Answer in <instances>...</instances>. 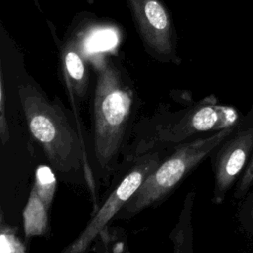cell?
Masks as SVG:
<instances>
[{
  "label": "cell",
  "mask_w": 253,
  "mask_h": 253,
  "mask_svg": "<svg viewBox=\"0 0 253 253\" xmlns=\"http://www.w3.org/2000/svg\"><path fill=\"white\" fill-rule=\"evenodd\" d=\"M19 98L29 130L42 148L50 166L60 175L83 172L95 199V184L80 131L64 107L48 100L33 86H21Z\"/></svg>",
  "instance_id": "1"
},
{
  "label": "cell",
  "mask_w": 253,
  "mask_h": 253,
  "mask_svg": "<svg viewBox=\"0 0 253 253\" xmlns=\"http://www.w3.org/2000/svg\"><path fill=\"white\" fill-rule=\"evenodd\" d=\"M243 118L236 109L218 104L213 96L177 113L155 114L139 121L131 130L123 161L179 144L224 128L234 127Z\"/></svg>",
  "instance_id": "2"
},
{
  "label": "cell",
  "mask_w": 253,
  "mask_h": 253,
  "mask_svg": "<svg viewBox=\"0 0 253 253\" xmlns=\"http://www.w3.org/2000/svg\"><path fill=\"white\" fill-rule=\"evenodd\" d=\"M135 110L132 89L117 67L105 64L98 74L93 100V152L105 178L120 168L132 130Z\"/></svg>",
  "instance_id": "3"
},
{
  "label": "cell",
  "mask_w": 253,
  "mask_h": 253,
  "mask_svg": "<svg viewBox=\"0 0 253 253\" xmlns=\"http://www.w3.org/2000/svg\"><path fill=\"white\" fill-rule=\"evenodd\" d=\"M236 126L205 134L169 149L116 218H130L149 207L161 204Z\"/></svg>",
  "instance_id": "4"
},
{
  "label": "cell",
  "mask_w": 253,
  "mask_h": 253,
  "mask_svg": "<svg viewBox=\"0 0 253 253\" xmlns=\"http://www.w3.org/2000/svg\"><path fill=\"white\" fill-rule=\"evenodd\" d=\"M168 149H159L123 161L122 175L117 180L109 195L88 221L80 234L70 242L61 253H87L90 245L116 218L128 200L133 196L143 181L157 167L168 153Z\"/></svg>",
  "instance_id": "5"
},
{
  "label": "cell",
  "mask_w": 253,
  "mask_h": 253,
  "mask_svg": "<svg viewBox=\"0 0 253 253\" xmlns=\"http://www.w3.org/2000/svg\"><path fill=\"white\" fill-rule=\"evenodd\" d=\"M253 152V105L234 131L210 155L214 176L211 202L220 205L245 170Z\"/></svg>",
  "instance_id": "6"
},
{
  "label": "cell",
  "mask_w": 253,
  "mask_h": 253,
  "mask_svg": "<svg viewBox=\"0 0 253 253\" xmlns=\"http://www.w3.org/2000/svg\"><path fill=\"white\" fill-rule=\"evenodd\" d=\"M137 31L150 52L162 59L176 57V36L171 17L160 0H126Z\"/></svg>",
  "instance_id": "7"
},
{
  "label": "cell",
  "mask_w": 253,
  "mask_h": 253,
  "mask_svg": "<svg viewBox=\"0 0 253 253\" xmlns=\"http://www.w3.org/2000/svg\"><path fill=\"white\" fill-rule=\"evenodd\" d=\"M62 66L70 94L83 99L88 89V72L74 42H68L62 48Z\"/></svg>",
  "instance_id": "8"
},
{
  "label": "cell",
  "mask_w": 253,
  "mask_h": 253,
  "mask_svg": "<svg viewBox=\"0 0 253 253\" xmlns=\"http://www.w3.org/2000/svg\"><path fill=\"white\" fill-rule=\"evenodd\" d=\"M195 192L187 193L178 220L169 234L173 245L172 253H194V231L192 223Z\"/></svg>",
  "instance_id": "9"
},
{
  "label": "cell",
  "mask_w": 253,
  "mask_h": 253,
  "mask_svg": "<svg viewBox=\"0 0 253 253\" xmlns=\"http://www.w3.org/2000/svg\"><path fill=\"white\" fill-rule=\"evenodd\" d=\"M48 207L32 188L23 211L26 238L43 235L48 227Z\"/></svg>",
  "instance_id": "10"
},
{
  "label": "cell",
  "mask_w": 253,
  "mask_h": 253,
  "mask_svg": "<svg viewBox=\"0 0 253 253\" xmlns=\"http://www.w3.org/2000/svg\"><path fill=\"white\" fill-rule=\"evenodd\" d=\"M33 189L49 208L56 191V177L51 166L40 165L37 167Z\"/></svg>",
  "instance_id": "11"
},
{
  "label": "cell",
  "mask_w": 253,
  "mask_h": 253,
  "mask_svg": "<svg viewBox=\"0 0 253 253\" xmlns=\"http://www.w3.org/2000/svg\"><path fill=\"white\" fill-rule=\"evenodd\" d=\"M235 216L240 229L253 240V186L239 201Z\"/></svg>",
  "instance_id": "12"
},
{
  "label": "cell",
  "mask_w": 253,
  "mask_h": 253,
  "mask_svg": "<svg viewBox=\"0 0 253 253\" xmlns=\"http://www.w3.org/2000/svg\"><path fill=\"white\" fill-rule=\"evenodd\" d=\"M0 253H26V247L18 237L17 229L4 222L1 215Z\"/></svg>",
  "instance_id": "13"
},
{
  "label": "cell",
  "mask_w": 253,
  "mask_h": 253,
  "mask_svg": "<svg viewBox=\"0 0 253 253\" xmlns=\"http://www.w3.org/2000/svg\"><path fill=\"white\" fill-rule=\"evenodd\" d=\"M252 186H253V152L245 170L243 171L239 180L234 186L233 198L237 201H241L249 192V190L252 188Z\"/></svg>",
  "instance_id": "14"
},
{
  "label": "cell",
  "mask_w": 253,
  "mask_h": 253,
  "mask_svg": "<svg viewBox=\"0 0 253 253\" xmlns=\"http://www.w3.org/2000/svg\"><path fill=\"white\" fill-rule=\"evenodd\" d=\"M0 137H1V142L3 145H5L10 138L8 121L6 119V113H5L4 88H3L2 80H1V89H0Z\"/></svg>",
  "instance_id": "15"
},
{
  "label": "cell",
  "mask_w": 253,
  "mask_h": 253,
  "mask_svg": "<svg viewBox=\"0 0 253 253\" xmlns=\"http://www.w3.org/2000/svg\"><path fill=\"white\" fill-rule=\"evenodd\" d=\"M111 230L109 229V227H107L104 231L101 232V234L99 235L104 243H105V246H106V250H107V253H128V250H127V246L126 247V243L125 242H120V245H119V248L118 250L117 249V244H112L113 242V237L111 235ZM118 243V242H117Z\"/></svg>",
  "instance_id": "16"
}]
</instances>
